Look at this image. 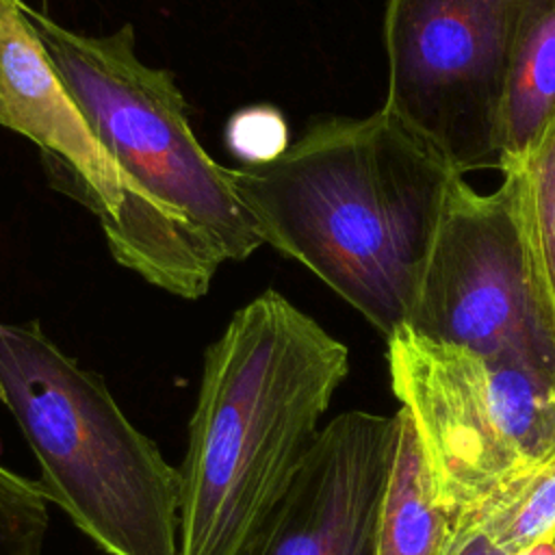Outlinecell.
<instances>
[{
  "instance_id": "obj_1",
  "label": "cell",
  "mask_w": 555,
  "mask_h": 555,
  "mask_svg": "<svg viewBox=\"0 0 555 555\" xmlns=\"http://www.w3.org/2000/svg\"><path fill=\"white\" fill-rule=\"evenodd\" d=\"M228 171L262 243L386 338L410 321L460 173L384 106L317 121L280 158Z\"/></svg>"
},
{
  "instance_id": "obj_2",
  "label": "cell",
  "mask_w": 555,
  "mask_h": 555,
  "mask_svg": "<svg viewBox=\"0 0 555 555\" xmlns=\"http://www.w3.org/2000/svg\"><path fill=\"white\" fill-rule=\"evenodd\" d=\"M349 373V349L278 291L206 349L180 473L178 555H247Z\"/></svg>"
},
{
  "instance_id": "obj_3",
  "label": "cell",
  "mask_w": 555,
  "mask_h": 555,
  "mask_svg": "<svg viewBox=\"0 0 555 555\" xmlns=\"http://www.w3.org/2000/svg\"><path fill=\"white\" fill-rule=\"evenodd\" d=\"M24 13L126 178L124 210L102 225L113 258L171 295L204 297L217 269L262 238L228 167L195 139L173 74L137 56L132 24L93 37Z\"/></svg>"
},
{
  "instance_id": "obj_4",
  "label": "cell",
  "mask_w": 555,
  "mask_h": 555,
  "mask_svg": "<svg viewBox=\"0 0 555 555\" xmlns=\"http://www.w3.org/2000/svg\"><path fill=\"white\" fill-rule=\"evenodd\" d=\"M0 401L37 457L46 499L106 555H178V468L37 321H0Z\"/></svg>"
},
{
  "instance_id": "obj_5",
  "label": "cell",
  "mask_w": 555,
  "mask_h": 555,
  "mask_svg": "<svg viewBox=\"0 0 555 555\" xmlns=\"http://www.w3.org/2000/svg\"><path fill=\"white\" fill-rule=\"evenodd\" d=\"M390 388L421 442L455 533L555 462V375L401 325L386 338Z\"/></svg>"
},
{
  "instance_id": "obj_6",
  "label": "cell",
  "mask_w": 555,
  "mask_h": 555,
  "mask_svg": "<svg viewBox=\"0 0 555 555\" xmlns=\"http://www.w3.org/2000/svg\"><path fill=\"white\" fill-rule=\"evenodd\" d=\"M540 0H386L384 108L453 171L499 169V113L518 33Z\"/></svg>"
},
{
  "instance_id": "obj_7",
  "label": "cell",
  "mask_w": 555,
  "mask_h": 555,
  "mask_svg": "<svg viewBox=\"0 0 555 555\" xmlns=\"http://www.w3.org/2000/svg\"><path fill=\"white\" fill-rule=\"evenodd\" d=\"M405 325L486 358L555 375V338L507 176L488 195L464 176L453 180Z\"/></svg>"
},
{
  "instance_id": "obj_8",
  "label": "cell",
  "mask_w": 555,
  "mask_h": 555,
  "mask_svg": "<svg viewBox=\"0 0 555 555\" xmlns=\"http://www.w3.org/2000/svg\"><path fill=\"white\" fill-rule=\"evenodd\" d=\"M399 414L327 421L247 555H375Z\"/></svg>"
},
{
  "instance_id": "obj_9",
  "label": "cell",
  "mask_w": 555,
  "mask_h": 555,
  "mask_svg": "<svg viewBox=\"0 0 555 555\" xmlns=\"http://www.w3.org/2000/svg\"><path fill=\"white\" fill-rule=\"evenodd\" d=\"M0 126L67 169L100 225L119 219L126 178L63 82L22 0H0Z\"/></svg>"
},
{
  "instance_id": "obj_10",
  "label": "cell",
  "mask_w": 555,
  "mask_h": 555,
  "mask_svg": "<svg viewBox=\"0 0 555 555\" xmlns=\"http://www.w3.org/2000/svg\"><path fill=\"white\" fill-rule=\"evenodd\" d=\"M555 113V0H540L514 43L499 113V169L522 163Z\"/></svg>"
},
{
  "instance_id": "obj_11",
  "label": "cell",
  "mask_w": 555,
  "mask_h": 555,
  "mask_svg": "<svg viewBox=\"0 0 555 555\" xmlns=\"http://www.w3.org/2000/svg\"><path fill=\"white\" fill-rule=\"evenodd\" d=\"M399 438L382 505L375 555H451L455 520L438 501L410 416L399 408Z\"/></svg>"
},
{
  "instance_id": "obj_12",
  "label": "cell",
  "mask_w": 555,
  "mask_h": 555,
  "mask_svg": "<svg viewBox=\"0 0 555 555\" xmlns=\"http://www.w3.org/2000/svg\"><path fill=\"white\" fill-rule=\"evenodd\" d=\"M501 173L516 189L538 297L555 338V113L522 163Z\"/></svg>"
},
{
  "instance_id": "obj_13",
  "label": "cell",
  "mask_w": 555,
  "mask_h": 555,
  "mask_svg": "<svg viewBox=\"0 0 555 555\" xmlns=\"http://www.w3.org/2000/svg\"><path fill=\"white\" fill-rule=\"evenodd\" d=\"M551 527H555V462L486 512L475 525L507 555L533 544Z\"/></svg>"
},
{
  "instance_id": "obj_14",
  "label": "cell",
  "mask_w": 555,
  "mask_h": 555,
  "mask_svg": "<svg viewBox=\"0 0 555 555\" xmlns=\"http://www.w3.org/2000/svg\"><path fill=\"white\" fill-rule=\"evenodd\" d=\"M48 499L37 481L0 464V555H39Z\"/></svg>"
},
{
  "instance_id": "obj_15",
  "label": "cell",
  "mask_w": 555,
  "mask_h": 555,
  "mask_svg": "<svg viewBox=\"0 0 555 555\" xmlns=\"http://www.w3.org/2000/svg\"><path fill=\"white\" fill-rule=\"evenodd\" d=\"M225 145L245 165L280 158L291 145L284 113L271 104L238 108L225 124Z\"/></svg>"
},
{
  "instance_id": "obj_16",
  "label": "cell",
  "mask_w": 555,
  "mask_h": 555,
  "mask_svg": "<svg viewBox=\"0 0 555 555\" xmlns=\"http://www.w3.org/2000/svg\"><path fill=\"white\" fill-rule=\"evenodd\" d=\"M451 555H507L501 546H496L483 531L470 529L455 533V544Z\"/></svg>"
},
{
  "instance_id": "obj_17",
  "label": "cell",
  "mask_w": 555,
  "mask_h": 555,
  "mask_svg": "<svg viewBox=\"0 0 555 555\" xmlns=\"http://www.w3.org/2000/svg\"><path fill=\"white\" fill-rule=\"evenodd\" d=\"M516 555H555V527H551L544 535H540L533 544L525 546Z\"/></svg>"
}]
</instances>
